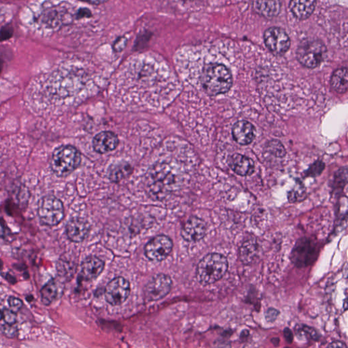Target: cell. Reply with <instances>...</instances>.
<instances>
[{"mask_svg":"<svg viewBox=\"0 0 348 348\" xmlns=\"http://www.w3.org/2000/svg\"><path fill=\"white\" fill-rule=\"evenodd\" d=\"M115 88L123 106L157 109L174 98L179 84L163 59L155 54H141L124 64L116 77Z\"/></svg>","mask_w":348,"mask_h":348,"instance_id":"1","label":"cell"},{"mask_svg":"<svg viewBox=\"0 0 348 348\" xmlns=\"http://www.w3.org/2000/svg\"><path fill=\"white\" fill-rule=\"evenodd\" d=\"M199 81L207 95L217 96L230 90L233 85L232 74L223 64L207 63L202 68Z\"/></svg>","mask_w":348,"mask_h":348,"instance_id":"2","label":"cell"},{"mask_svg":"<svg viewBox=\"0 0 348 348\" xmlns=\"http://www.w3.org/2000/svg\"><path fill=\"white\" fill-rule=\"evenodd\" d=\"M228 269V261L224 256L209 254L198 264L197 278L202 285L207 286L220 281Z\"/></svg>","mask_w":348,"mask_h":348,"instance_id":"3","label":"cell"},{"mask_svg":"<svg viewBox=\"0 0 348 348\" xmlns=\"http://www.w3.org/2000/svg\"><path fill=\"white\" fill-rule=\"evenodd\" d=\"M81 155L75 147L62 146L54 150L50 159V168L58 177H67L79 168Z\"/></svg>","mask_w":348,"mask_h":348,"instance_id":"4","label":"cell"},{"mask_svg":"<svg viewBox=\"0 0 348 348\" xmlns=\"http://www.w3.org/2000/svg\"><path fill=\"white\" fill-rule=\"evenodd\" d=\"M326 54L325 44L317 39L304 40L297 50V58L301 65L314 69L324 61Z\"/></svg>","mask_w":348,"mask_h":348,"instance_id":"5","label":"cell"},{"mask_svg":"<svg viewBox=\"0 0 348 348\" xmlns=\"http://www.w3.org/2000/svg\"><path fill=\"white\" fill-rule=\"evenodd\" d=\"M38 215L41 224L56 226L61 223L65 215L63 203L52 194L44 196L38 202Z\"/></svg>","mask_w":348,"mask_h":348,"instance_id":"6","label":"cell"},{"mask_svg":"<svg viewBox=\"0 0 348 348\" xmlns=\"http://www.w3.org/2000/svg\"><path fill=\"white\" fill-rule=\"evenodd\" d=\"M266 46L275 55H283L291 47V39L281 27H271L264 32Z\"/></svg>","mask_w":348,"mask_h":348,"instance_id":"7","label":"cell"},{"mask_svg":"<svg viewBox=\"0 0 348 348\" xmlns=\"http://www.w3.org/2000/svg\"><path fill=\"white\" fill-rule=\"evenodd\" d=\"M172 287V281L170 276L163 273L155 275L145 288V300L152 302L164 298L170 293Z\"/></svg>","mask_w":348,"mask_h":348,"instance_id":"8","label":"cell"},{"mask_svg":"<svg viewBox=\"0 0 348 348\" xmlns=\"http://www.w3.org/2000/svg\"><path fill=\"white\" fill-rule=\"evenodd\" d=\"M172 240L165 235H158L146 245L145 255L152 261L160 262L168 258L173 249Z\"/></svg>","mask_w":348,"mask_h":348,"instance_id":"9","label":"cell"},{"mask_svg":"<svg viewBox=\"0 0 348 348\" xmlns=\"http://www.w3.org/2000/svg\"><path fill=\"white\" fill-rule=\"evenodd\" d=\"M130 285L124 277L114 278L107 285L105 296L107 302L112 305H119L127 300L129 296Z\"/></svg>","mask_w":348,"mask_h":348,"instance_id":"10","label":"cell"},{"mask_svg":"<svg viewBox=\"0 0 348 348\" xmlns=\"http://www.w3.org/2000/svg\"><path fill=\"white\" fill-rule=\"evenodd\" d=\"M207 226L203 220L191 217L186 221L182 227L181 235L186 242H197L205 237Z\"/></svg>","mask_w":348,"mask_h":348,"instance_id":"11","label":"cell"},{"mask_svg":"<svg viewBox=\"0 0 348 348\" xmlns=\"http://www.w3.org/2000/svg\"><path fill=\"white\" fill-rule=\"evenodd\" d=\"M316 247L310 240L304 239L299 242L293 252L292 260L299 267L310 264L316 255Z\"/></svg>","mask_w":348,"mask_h":348,"instance_id":"12","label":"cell"},{"mask_svg":"<svg viewBox=\"0 0 348 348\" xmlns=\"http://www.w3.org/2000/svg\"><path fill=\"white\" fill-rule=\"evenodd\" d=\"M90 225L84 219L74 218L67 222L65 232L68 239L72 242L79 243L84 241L89 234Z\"/></svg>","mask_w":348,"mask_h":348,"instance_id":"13","label":"cell"},{"mask_svg":"<svg viewBox=\"0 0 348 348\" xmlns=\"http://www.w3.org/2000/svg\"><path fill=\"white\" fill-rule=\"evenodd\" d=\"M255 128L246 120L237 122L232 129L233 139L241 145H250L255 137Z\"/></svg>","mask_w":348,"mask_h":348,"instance_id":"14","label":"cell"},{"mask_svg":"<svg viewBox=\"0 0 348 348\" xmlns=\"http://www.w3.org/2000/svg\"><path fill=\"white\" fill-rule=\"evenodd\" d=\"M119 141L117 135L113 132L103 131L97 134L93 141L95 151L100 154H104L114 151L118 147Z\"/></svg>","mask_w":348,"mask_h":348,"instance_id":"15","label":"cell"},{"mask_svg":"<svg viewBox=\"0 0 348 348\" xmlns=\"http://www.w3.org/2000/svg\"><path fill=\"white\" fill-rule=\"evenodd\" d=\"M229 166L237 174L248 176L253 174L254 163L251 159L244 155L234 154L228 159Z\"/></svg>","mask_w":348,"mask_h":348,"instance_id":"16","label":"cell"},{"mask_svg":"<svg viewBox=\"0 0 348 348\" xmlns=\"http://www.w3.org/2000/svg\"><path fill=\"white\" fill-rule=\"evenodd\" d=\"M104 267L103 260L95 256H89L81 264V277L85 281H93L102 273Z\"/></svg>","mask_w":348,"mask_h":348,"instance_id":"17","label":"cell"},{"mask_svg":"<svg viewBox=\"0 0 348 348\" xmlns=\"http://www.w3.org/2000/svg\"><path fill=\"white\" fill-rule=\"evenodd\" d=\"M316 1L293 0L290 3L289 8L294 16L300 20H304L312 15L316 8Z\"/></svg>","mask_w":348,"mask_h":348,"instance_id":"18","label":"cell"},{"mask_svg":"<svg viewBox=\"0 0 348 348\" xmlns=\"http://www.w3.org/2000/svg\"><path fill=\"white\" fill-rule=\"evenodd\" d=\"M254 11L267 19H271L278 15L281 9L280 1H255L253 3Z\"/></svg>","mask_w":348,"mask_h":348,"instance_id":"19","label":"cell"},{"mask_svg":"<svg viewBox=\"0 0 348 348\" xmlns=\"http://www.w3.org/2000/svg\"><path fill=\"white\" fill-rule=\"evenodd\" d=\"M258 245L254 238H250L245 241L241 246L240 258L242 262L248 264L252 263L257 256Z\"/></svg>","mask_w":348,"mask_h":348,"instance_id":"20","label":"cell"},{"mask_svg":"<svg viewBox=\"0 0 348 348\" xmlns=\"http://www.w3.org/2000/svg\"><path fill=\"white\" fill-rule=\"evenodd\" d=\"M347 67L337 69L332 74L330 79V86L332 90L337 93L347 92L348 87Z\"/></svg>","mask_w":348,"mask_h":348,"instance_id":"21","label":"cell"},{"mask_svg":"<svg viewBox=\"0 0 348 348\" xmlns=\"http://www.w3.org/2000/svg\"><path fill=\"white\" fill-rule=\"evenodd\" d=\"M60 290H61V285L59 282L54 279L48 282L41 290L42 303L45 305L51 304L57 298Z\"/></svg>","mask_w":348,"mask_h":348,"instance_id":"22","label":"cell"},{"mask_svg":"<svg viewBox=\"0 0 348 348\" xmlns=\"http://www.w3.org/2000/svg\"><path fill=\"white\" fill-rule=\"evenodd\" d=\"M133 169L128 163H120L115 166L111 167L109 170L108 178L111 182H119L123 179L127 178L133 172Z\"/></svg>","mask_w":348,"mask_h":348,"instance_id":"23","label":"cell"},{"mask_svg":"<svg viewBox=\"0 0 348 348\" xmlns=\"http://www.w3.org/2000/svg\"><path fill=\"white\" fill-rule=\"evenodd\" d=\"M76 269V263L71 259L67 258V256L64 255L59 258L57 262V269L58 274L60 277L64 279L69 280L75 275Z\"/></svg>","mask_w":348,"mask_h":348,"instance_id":"24","label":"cell"},{"mask_svg":"<svg viewBox=\"0 0 348 348\" xmlns=\"http://www.w3.org/2000/svg\"><path fill=\"white\" fill-rule=\"evenodd\" d=\"M265 151L267 154L271 155L277 158H283L285 156L286 150L281 142L278 141H271L267 143L266 146Z\"/></svg>","mask_w":348,"mask_h":348,"instance_id":"25","label":"cell"},{"mask_svg":"<svg viewBox=\"0 0 348 348\" xmlns=\"http://www.w3.org/2000/svg\"><path fill=\"white\" fill-rule=\"evenodd\" d=\"M14 325H15V324H14ZM14 325H10V324H6L2 326V332H3V333L6 337L9 338L16 337L17 334H18V329H17L16 326Z\"/></svg>","mask_w":348,"mask_h":348,"instance_id":"26","label":"cell"},{"mask_svg":"<svg viewBox=\"0 0 348 348\" xmlns=\"http://www.w3.org/2000/svg\"><path fill=\"white\" fill-rule=\"evenodd\" d=\"M324 168V164L322 161H316L311 165L309 170L307 171L308 176H315L320 174Z\"/></svg>","mask_w":348,"mask_h":348,"instance_id":"27","label":"cell"},{"mask_svg":"<svg viewBox=\"0 0 348 348\" xmlns=\"http://www.w3.org/2000/svg\"><path fill=\"white\" fill-rule=\"evenodd\" d=\"M3 319L5 320L6 324L10 325H14L17 322L16 313L13 312L11 310H6L3 311Z\"/></svg>","mask_w":348,"mask_h":348,"instance_id":"28","label":"cell"},{"mask_svg":"<svg viewBox=\"0 0 348 348\" xmlns=\"http://www.w3.org/2000/svg\"><path fill=\"white\" fill-rule=\"evenodd\" d=\"M9 304L11 310L17 313L22 308L23 301L17 297H11L9 299Z\"/></svg>","mask_w":348,"mask_h":348,"instance_id":"29","label":"cell"},{"mask_svg":"<svg viewBox=\"0 0 348 348\" xmlns=\"http://www.w3.org/2000/svg\"><path fill=\"white\" fill-rule=\"evenodd\" d=\"M305 193L304 188L301 187L300 185H299L297 189H293L291 192H289V199L290 201L295 202L299 201V198L302 197Z\"/></svg>","mask_w":348,"mask_h":348,"instance_id":"30","label":"cell"},{"mask_svg":"<svg viewBox=\"0 0 348 348\" xmlns=\"http://www.w3.org/2000/svg\"><path fill=\"white\" fill-rule=\"evenodd\" d=\"M280 312L276 309L269 308L265 312V319L267 322H273L277 319V316H279Z\"/></svg>","mask_w":348,"mask_h":348,"instance_id":"31","label":"cell"},{"mask_svg":"<svg viewBox=\"0 0 348 348\" xmlns=\"http://www.w3.org/2000/svg\"><path fill=\"white\" fill-rule=\"evenodd\" d=\"M326 348H347V345L344 342L336 341L332 342Z\"/></svg>","mask_w":348,"mask_h":348,"instance_id":"32","label":"cell"},{"mask_svg":"<svg viewBox=\"0 0 348 348\" xmlns=\"http://www.w3.org/2000/svg\"><path fill=\"white\" fill-rule=\"evenodd\" d=\"M284 333H285L286 340H287L289 343H291L293 339V332H292L291 330H290L289 328H286L285 331H284Z\"/></svg>","mask_w":348,"mask_h":348,"instance_id":"33","label":"cell"},{"mask_svg":"<svg viewBox=\"0 0 348 348\" xmlns=\"http://www.w3.org/2000/svg\"><path fill=\"white\" fill-rule=\"evenodd\" d=\"M5 279H7V281H9L12 285H15L17 283L16 278L13 275H10V274H6Z\"/></svg>","mask_w":348,"mask_h":348,"instance_id":"34","label":"cell"},{"mask_svg":"<svg viewBox=\"0 0 348 348\" xmlns=\"http://www.w3.org/2000/svg\"><path fill=\"white\" fill-rule=\"evenodd\" d=\"M5 235V228H4V227L3 226V225H2L1 223H0V237H3Z\"/></svg>","mask_w":348,"mask_h":348,"instance_id":"35","label":"cell"},{"mask_svg":"<svg viewBox=\"0 0 348 348\" xmlns=\"http://www.w3.org/2000/svg\"><path fill=\"white\" fill-rule=\"evenodd\" d=\"M26 299L27 301H32L33 299H34V297H33L32 296H29L27 297Z\"/></svg>","mask_w":348,"mask_h":348,"instance_id":"36","label":"cell"},{"mask_svg":"<svg viewBox=\"0 0 348 348\" xmlns=\"http://www.w3.org/2000/svg\"><path fill=\"white\" fill-rule=\"evenodd\" d=\"M3 312H2L1 310H0V320H3Z\"/></svg>","mask_w":348,"mask_h":348,"instance_id":"37","label":"cell"}]
</instances>
